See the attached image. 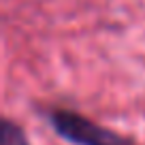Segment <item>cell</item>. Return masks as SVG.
<instances>
[{
  "instance_id": "1",
  "label": "cell",
  "mask_w": 145,
  "mask_h": 145,
  "mask_svg": "<svg viewBox=\"0 0 145 145\" xmlns=\"http://www.w3.org/2000/svg\"><path fill=\"white\" fill-rule=\"evenodd\" d=\"M47 120L62 139L75 145H135L130 139L98 126L71 109H51Z\"/></svg>"
},
{
  "instance_id": "2",
  "label": "cell",
  "mask_w": 145,
  "mask_h": 145,
  "mask_svg": "<svg viewBox=\"0 0 145 145\" xmlns=\"http://www.w3.org/2000/svg\"><path fill=\"white\" fill-rule=\"evenodd\" d=\"M0 145H30L24 130L11 120H2L0 126Z\"/></svg>"
}]
</instances>
